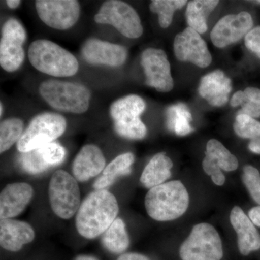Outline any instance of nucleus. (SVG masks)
Wrapping results in <instances>:
<instances>
[{
	"label": "nucleus",
	"instance_id": "1",
	"mask_svg": "<svg viewBox=\"0 0 260 260\" xmlns=\"http://www.w3.org/2000/svg\"><path fill=\"white\" fill-rule=\"evenodd\" d=\"M119 210L112 193L107 189L94 190L82 202L76 214L77 231L88 239L103 235L116 220Z\"/></svg>",
	"mask_w": 260,
	"mask_h": 260
},
{
	"label": "nucleus",
	"instance_id": "2",
	"mask_svg": "<svg viewBox=\"0 0 260 260\" xmlns=\"http://www.w3.org/2000/svg\"><path fill=\"white\" fill-rule=\"evenodd\" d=\"M189 205V193L180 181H169L149 189L145 199L147 213L157 221L179 218Z\"/></svg>",
	"mask_w": 260,
	"mask_h": 260
},
{
	"label": "nucleus",
	"instance_id": "3",
	"mask_svg": "<svg viewBox=\"0 0 260 260\" xmlns=\"http://www.w3.org/2000/svg\"><path fill=\"white\" fill-rule=\"evenodd\" d=\"M28 56L34 68L56 78L73 76L79 70V62L73 54L56 43L46 39L32 42Z\"/></svg>",
	"mask_w": 260,
	"mask_h": 260
},
{
	"label": "nucleus",
	"instance_id": "4",
	"mask_svg": "<svg viewBox=\"0 0 260 260\" xmlns=\"http://www.w3.org/2000/svg\"><path fill=\"white\" fill-rule=\"evenodd\" d=\"M39 93L51 107L72 114L86 112L91 99V93L85 85L58 80H49L41 84Z\"/></svg>",
	"mask_w": 260,
	"mask_h": 260
},
{
	"label": "nucleus",
	"instance_id": "5",
	"mask_svg": "<svg viewBox=\"0 0 260 260\" xmlns=\"http://www.w3.org/2000/svg\"><path fill=\"white\" fill-rule=\"evenodd\" d=\"M49 199L53 212L59 218L68 220L78 213L81 196L78 181L64 170H57L51 176Z\"/></svg>",
	"mask_w": 260,
	"mask_h": 260
},
{
	"label": "nucleus",
	"instance_id": "6",
	"mask_svg": "<svg viewBox=\"0 0 260 260\" xmlns=\"http://www.w3.org/2000/svg\"><path fill=\"white\" fill-rule=\"evenodd\" d=\"M67 121L55 113H43L34 117L17 143L20 153H27L52 143L64 133Z\"/></svg>",
	"mask_w": 260,
	"mask_h": 260
},
{
	"label": "nucleus",
	"instance_id": "7",
	"mask_svg": "<svg viewBox=\"0 0 260 260\" xmlns=\"http://www.w3.org/2000/svg\"><path fill=\"white\" fill-rule=\"evenodd\" d=\"M182 260H220L223 250L216 229L209 223L197 224L179 251Z\"/></svg>",
	"mask_w": 260,
	"mask_h": 260
},
{
	"label": "nucleus",
	"instance_id": "8",
	"mask_svg": "<svg viewBox=\"0 0 260 260\" xmlns=\"http://www.w3.org/2000/svg\"><path fill=\"white\" fill-rule=\"evenodd\" d=\"M94 20L97 23L113 25L121 35L129 39L139 38L143 32L138 13L129 4L119 0L103 3Z\"/></svg>",
	"mask_w": 260,
	"mask_h": 260
},
{
	"label": "nucleus",
	"instance_id": "9",
	"mask_svg": "<svg viewBox=\"0 0 260 260\" xmlns=\"http://www.w3.org/2000/svg\"><path fill=\"white\" fill-rule=\"evenodd\" d=\"M27 39L26 30L19 20L10 18L2 28L0 42V64L8 73L16 71L25 59L23 44Z\"/></svg>",
	"mask_w": 260,
	"mask_h": 260
},
{
	"label": "nucleus",
	"instance_id": "10",
	"mask_svg": "<svg viewBox=\"0 0 260 260\" xmlns=\"http://www.w3.org/2000/svg\"><path fill=\"white\" fill-rule=\"evenodd\" d=\"M36 8L41 20L56 30L72 28L80 18V4L75 0H38Z\"/></svg>",
	"mask_w": 260,
	"mask_h": 260
},
{
	"label": "nucleus",
	"instance_id": "11",
	"mask_svg": "<svg viewBox=\"0 0 260 260\" xmlns=\"http://www.w3.org/2000/svg\"><path fill=\"white\" fill-rule=\"evenodd\" d=\"M141 65L146 77V84L162 93L171 91L174 88V80L171 73V65L165 51L160 49L148 48L141 56Z\"/></svg>",
	"mask_w": 260,
	"mask_h": 260
},
{
	"label": "nucleus",
	"instance_id": "12",
	"mask_svg": "<svg viewBox=\"0 0 260 260\" xmlns=\"http://www.w3.org/2000/svg\"><path fill=\"white\" fill-rule=\"evenodd\" d=\"M176 57L181 61H189L199 68L209 66L212 56L208 46L194 29L186 28L176 36L174 42Z\"/></svg>",
	"mask_w": 260,
	"mask_h": 260
},
{
	"label": "nucleus",
	"instance_id": "13",
	"mask_svg": "<svg viewBox=\"0 0 260 260\" xmlns=\"http://www.w3.org/2000/svg\"><path fill=\"white\" fill-rule=\"evenodd\" d=\"M253 24L252 17L247 12L225 15L212 30V42L216 47L224 48L239 42L250 31Z\"/></svg>",
	"mask_w": 260,
	"mask_h": 260
},
{
	"label": "nucleus",
	"instance_id": "14",
	"mask_svg": "<svg viewBox=\"0 0 260 260\" xmlns=\"http://www.w3.org/2000/svg\"><path fill=\"white\" fill-rule=\"evenodd\" d=\"M82 55L90 64L119 67L125 63L127 50L119 44L90 39L84 43Z\"/></svg>",
	"mask_w": 260,
	"mask_h": 260
},
{
	"label": "nucleus",
	"instance_id": "15",
	"mask_svg": "<svg viewBox=\"0 0 260 260\" xmlns=\"http://www.w3.org/2000/svg\"><path fill=\"white\" fill-rule=\"evenodd\" d=\"M34 197V189L25 182L8 184L0 194V218H15L23 213Z\"/></svg>",
	"mask_w": 260,
	"mask_h": 260
},
{
	"label": "nucleus",
	"instance_id": "16",
	"mask_svg": "<svg viewBox=\"0 0 260 260\" xmlns=\"http://www.w3.org/2000/svg\"><path fill=\"white\" fill-rule=\"evenodd\" d=\"M106 158L96 145H85L80 150L73 162V177L80 182H85L104 172Z\"/></svg>",
	"mask_w": 260,
	"mask_h": 260
},
{
	"label": "nucleus",
	"instance_id": "17",
	"mask_svg": "<svg viewBox=\"0 0 260 260\" xmlns=\"http://www.w3.org/2000/svg\"><path fill=\"white\" fill-rule=\"evenodd\" d=\"M35 232L28 223L15 219H1L0 244L5 250L17 252L35 239Z\"/></svg>",
	"mask_w": 260,
	"mask_h": 260
},
{
	"label": "nucleus",
	"instance_id": "18",
	"mask_svg": "<svg viewBox=\"0 0 260 260\" xmlns=\"http://www.w3.org/2000/svg\"><path fill=\"white\" fill-rule=\"evenodd\" d=\"M230 221L238 236V247L243 255L260 249V234L242 208L235 206L230 214Z\"/></svg>",
	"mask_w": 260,
	"mask_h": 260
},
{
	"label": "nucleus",
	"instance_id": "19",
	"mask_svg": "<svg viewBox=\"0 0 260 260\" xmlns=\"http://www.w3.org/2000/svg\"><path fill=\"white\" fill-rule=\"evenodd\" d=\"M232 90V80L220 70L203 77L198 88L201 97L213 107H222L226 104Z\"/></svg>",
	"mask_w": 260,
	"mask_h": 260
},
{
	"label": "nucleus",
	"instance_id": "20",
	"mask_svg": "<svg viewBox=\"0 0 260 260\" xmlns=\"http://www.w3.org/2000/svg\"><path fill=\"white\" fill-rule=\"evenodd\" d=\"M173 162L165 154L154 155L142 173L140 182L148 189L164 184L172 176Z\"/></svg>",
	"mask_w": 260,
	"mask_h": 260
},
{
	"label": "nucleus",
	"instance_id": "21",
	"mask_svg": "<svg viewBox=\"0 0 260 260\" xmlns=\"http://www.w3.org/2000/svg\"><path fill=\"white\" fill-rule=\"evenodd\" d=\"M135 161L133 153H126L118 155L104 169L100 176L93 184V188L96 189H106L112 186L118 178L126 176L131 173V167Z\"/></svg>",
	"mask_w": 260,
	"mask_h": 260
},
{
	"label": "nucleus",
	"instance_id": "22",
	"mask_svg": "<svg viewBox=\"0 0 260 260\" xmlns=\"http://www.w3.org/2000/svg\"><path fill=\"white\" fill-rule=\"evenodd\" d=\"M219 1L217 0H194L188 3L186 18L189 28L198 34H204L208 30V18L215 10Z\"/></svg>",
	"mask_w": 260,
	"mask_h": 260
},
{
	"label": "nucleus",
	"instance_id": "23",
	"mask_svg": "<svg viewBox=\"0 0 260 260\" xmlns=\"http://www.w3.org/2000/svg\"><path fill=\"white\" fill-rule=\"evenodd\" d=\"M102 242L107 250L112 254H122L129 246V237L122 219L116 218L103 234Z\"/></svg>",
	"mask_w": 260,
	"mask_h": 260
},
{
	"label": "nucleus",
	"instance_id": "24",
	"mask_svg": "<svg viewBox=\"0 0 260 260\" xmlns=\"http://www.w3.org/2000/svg\"><path fill=\"white\" fill-rule=\"evenodd\" d=\"M145 109V103L141 97L129 95L113 103L110 114L114 121L130 120L139 118Z\"/></svg>",
	"mask_w": 260,
	"mask_h": 260
},
{
	"label": "nucleus",
	"instance_id": "25",
	"mask_svg": "<svg viewBox=\"0 0 260 260\" xmlns=\"http://www.w3.org/2000/svg\"><path fill=\"white\" fill-rule=\"evenodd\" d=\"M191 114L184 104L172 106L167 110V125L179 136H185L194 131L190 125Z\"/></svg>",
	"mask_w": 260,
	"mask_h": 260
},
{
	"label": "nucleus",
	"instance_id": "26",
	"mask_svg": "<svg viewBox=\"0 0 260 260\" xmlns=\"http://www.w3.org/2000/svg\"><path fill=\"white\" fill-rule=\"evenodd\" d=\"M231 105L242 107L238 114H246L254 119L260 117V89L249 87L244 91L239 90L231 99Z\"/></svg>",
	"mask_w": 260,
	"mask_h": 260
},
{
	"label": "nucleus",
	"instance_id": "27",
	"mask_svg": "<svg viewBox=\"0 0 260 260\" xmlns=\"http://www.w3.org/2000/svg\"><path fill=\"white\" fill-rule=\"evenodd\" d=\"M205 155L213 159L220 169L225 172L237 170L239 167L237 157L218 140L212 139L208 142Z\"/></svg>",
	"mask_w": 260,
	"mask_h": 260
},
{
	"label": "nucleus",
	"instance_id": "28",
	"mask_svg": "<svg viewBox=\"0 0 260 260\" xmlns=\"http://www.w3.org/2000/svg\"><path fill=\"white\" fill-rule=\"evenodd\" d=\"M23 121L18 118H10L0 124V152L9 150L23 134Z\"/></svg>",
	"mask_w": 260,
	"mask_h": 260
},
{
	"label": "nucleus",
	"instance_id": "29",
	"mask_svg": "<svg viewBox=\"0 0 260 260\" xmlns=\"http://www.w3.org/2000/svg\"><path fill=\"white\" fill-rule=\"evenodd\" d=\"M186 3V0H154L150 4V10L158 15L160 27L167 28L172 23L174 12L181 9Z\"/></svg>",
	"mask_w": 260,
	"mask_h": 260
},
{
	"label": "nucleus",
	"instance_id": "30",
	"mask_svg": "<svg viewBox=\"0 0 260 260\" xmlns=\"http://www.w3.org/2000/svg\"><path fill=\"white\" fill-rule=\"evenodd\" d=\"M236 134L251 142H260V122L246 114H238L234 124Z\"/></svg>",
	"mask_w": 260,
	"mask_h": 260
},
{
	"label": "nucleus",
	"instance_id": "31",
	"mask_svg": "<svg viewBox=\"0 0 260 260\" xmlns=\"http://www.w3.org/2000/svg\"><path fill=\"white\" fill-rule=\"evenodd\" d=\"M18 164L22 170L29 174H41L51 167L44 160L39 148L20 154Z\"/></svg>",
	"mask_w": 260,
	"mask_h": 260
},
{
	"label": "nucleus",
	"instance_id": "32",
	"mask_svg": "<svg viewBox=\"0 0 260 260\" xmlns=\"http://www.w3.org/2000/svg\"><path fill=\"white\" fill-rule=\"evenodd\" d=\"M114 130L119 136L132 140H141L147 135V128L139 118L114 121Z\"/></svg>",
	"mask_w": 260,
	"mask_h": 260
},
{
	"label": "nucleus",
	"instance_id": "33",
	"mask_svg": "<svg viewBox=\"0 0 260 260\" xmlns=\"http://www.w3.org/2000/svg\"><path fill=\"white\" fill-rule=\"evenodd\" d=\"M243 182L252 199L260 205V174L252 166H245L243 169Z\"/></svg>",
	"mask_w": 260,
	"mask_h": 260
},
{
	"label": "nucleus",
	"instance_id": "34",
	"mask_svg": "<svg viewBox=\"0 0 260 260\" xmlns=\"http://www.w3.org/2000/svg\"><path fill=\"white\" fill-rule=\"evenodd\" d=\"M39 149L40 150L44 160L51 167L61 164L64 160L65 155H66L64 148L59 143H54V142L45 145Z\"/></svg>",
	"mask_w": 260,
	"mask_h": 260
},
{
	"label": "nucleus",
	"instance_id": "35",
	"mask_svg": "<svg viewBox=\"0 0 260 260\" xmlns=\"http://www.w3.org/2000/svg\"><path fill=\"white\" fill-rule=\"evenodd\" d=\"M203 168L205 172L211 177L214 184L218 186L223 185L225 181V176L222 172V169L213 159L205 155L203 161Z\"/></svg>",
	"mask_w": 260,
	"mask_h": 260
},
{
	"label": "nucleus",
	"instance_id": "36",
	"mask_svg": "<svg viewBox=\"0 0 260 260\" xmlns=\"http://www.w3.org/2000/svg\"><path fill=\"white\" fill-rule=\"evenodd\" d=\"M245 45L260 59V26L251 29L244 38Z\"/></svg>",
	"mask_w": 260,
	"mask_h": 260
},
{
	"label": "nucleus",
	"instance_id": "37",
	"mask_svg": "<svg viewBox=\"0 0 260 260\" xmlns=\"http://www.w3.org/2000/svg\"><path fill=\"white\" fill-rule=\"evenodd\" d=\"M116 260H150L148 256L138 253H126L121 254Z\"/></svg>",
	"mask_w": 260,
	"mask_h": 260
},
{
	"label": "nucleus",
	"instance_id": "38",
	"mask_svg": "<svg viewBox=\"0 0 260 260\" xmlns=\"http://www.w3.org/2000/svg\"><path fill=\"white\" fill-rule=\"evenodd\" d=\"M249 218L254 225L260 227V206L254 207L249 210Z\"/></svg>",
	"mask_w": 260,
	"mask_h": 260
},
{
	"label": "nucleus",
	"instance_id": "39",
	"mask_svg": "<svg viewBox=\"0 0 260 260\" xmlns=\"http://www.w3.org/2000/svg\"><path fill=\"white\" fill-rule=\"evenodd\" d=\"M248 147L252 153L260 155V142H250Z\"/></svg>",
	"mask_w": 260,
	"mask_h": 260
},
{
	"label": "nucleus",
	"instance_id": "40",
	"mask_svg": "<svg viewBox=\"0 0 260 260\" xmlns=\"http://www.w3.org/2000/svg\"><path fill=\"white\" fill-rule=\"evenodd\" d=\"M6 3L8 8L12 10H15L20 6L21 1H20V0H8V1L6 2Z\"/></svg>",
	"mask_w": 260,
	"mask_h": 260
},
{
	"label": "nucleus",
	"instance_id": "41",
	"mask_svg": "<svg viewBox=\"0 0 260 260\" xmlns=\"http://www.w3.org/2000/svg\"><path fill=\"white\" fill-rule=\"evenodd\" d=\"M74 260H99L96 257L93 256L85 255V254H81V255L77 256Z\"/></svg>",
	"mask_w": 260,
	"mask_h": 260
},
{
	"label": "nucleus",
	"instance_id": "42",
	"mask_svg": "<svg viewBox=\"0 0 260 260\" xmlns=\"http://www.w3.org/2000/svg\"><path fill=\"white\" fill-rule=\"evenodd\" d=\"M3 104L1 103V106H0V115H3Z\"/></svg>",
	"mask_w": 260,
	"mask_h": 260
},
{
	"label": "nucleus",
	"instance_id": "43",
	"mask_svg": "<svg viewBox=\"0 0 260 260\" xmlns=\"http://www.w3.org/2000/svg\"><path fill=\"white\" fill-rule=\"evenodd\" d=\"M254 3H257V4H260V0H259V1H254Z\"/></svg>",
	"mask_w": 260,
	"mask_h": 260
}]
</instances>
